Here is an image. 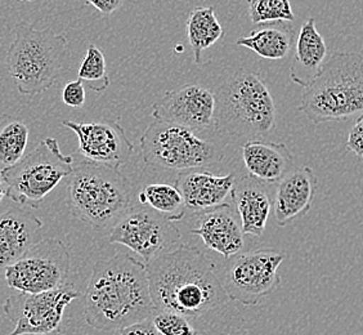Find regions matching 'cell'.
Returning a JSON list of instances; mask_svg holds the SVG:
<instances>
[{"mask_svg":"<svg viewBox=\"0 0 363 335\" xmlns=\"http://www.w3.org/2000/svg\"><path fill=\"white\" fill-rule=\"evenodd\" d=\"M146 265L157 311H174L200 322L230 302L214 260L197 246L178 245Z\"/></svg>","mask_w":363,"mask_h":335,"instance_id":"1","label":"cell"},{"mask_svg":"<svg viewBox=\"0 0 363 335\" xmlns=\"http://www.w3.org/2000/svg\"><path fill=\"white\" fill-rule=\"evenodd\" d=\"M156 312L143 262L128 253H118L93 265L84 300L85 322L89 326L115 331L152 319Z\"/></svg>","mask_w":363,"mask_h":335,"instance_id":"2","label":"cell"},{"mask_svg":"<svg viewBox=\"0 0 363 335\" xmlns=\"http://www.w3.org/2000/svg\"><path fill=\"white\" fill-rule=\"evenodd\" d=\"M132 183L116 168L82 158L67 183L71 214L94 231L112 229L130 209Z\"/></svg>","mask_w":363,"mask_h":335,"instance_id":"3","label":"cell"},{"mask_svg":"<svg viewBox=\"0 0 363 335\" xmlns=\"http://www.w3.org/2000/svg\"><path fill=\"white\" fill-rule=\"evenodd\" d=\"M313 124L363 114V55L335 52L308 84L298 109Z\"/></svg>","mask_w":363,"mask_h":335,"instance_id":"4","label":"cell"},{"mask_svg":"<svg viewBox=\"0 0 363 335\" xmlns=\"http://www.w3.org/2000/svg\"><path fill=\"white\" fill-rule=\"evenodd\" d=\"M272 93L257 71L240 69L216 93L217 132L235 138L262 140L276 126Z\"/></svg>","mask_w":363,"mask_h":335,"instance_id":"5","label":"cell"},{"mask_svg":"<svg viewBox=\"0 0 363 335\" xmlns=\"http://www.w3.org/2000/svg\"><path fill=\"white\" fill-rule=\"evenodd\" d=\"M69 57V40L50 28L20 22L6 57L9 77L21 94L36 96L56 83Z\"/></svg>","mask_w":363,"mask_h":335,"instance_id":"6","label":"cell"},{"mask_svg":"<svg viewBox=\"0 0 363 335\" xmlns=\"http://www.w3.org/2000/svg\"><path fill=\"white\" fill-rule=\"evenodd\" d=\"M140 155L147 165L167 170L203 169L222 159L217 146L196 132L168 120H154L140 138Z\"/></svg>","mask_w":363,"mask_h":335,"instance_id":"7","label":"cell"},{"mask_svg":"<svg viewBox=\"0 0 363 335\" xmlns=\"http://www.w3.org/2000/svg\"><path fill=\"white\" fill-rule=\"evenodd\" d=\"M74 156L61 151L56 138H45L14 167L1 173L8 196L17 205L39 208L43 200L74 170Z\"/></svg>","mask_w":363,"mask_h":335,"instance_id":"8","label":"cell"},{"mask_svg":"<svg viewBox=\"0 0 363 335\" xmlns=\"http://www.w3.org/2000/svg\"><path fill=\"white\" fill-rule=\"evenodd\" d=\"M71 256L62 240L36 241L4 271L8 287L21 293H42L62 287L70 275Z\"/></svg>","mask_w":363,"mask_h":335,"instance_id":"9","label":"cell"},{"mask_svg":"<svg viewBox=\"0 0 363 335\" xmlns=\"http://www.w3.org/2000/svg\"><path fill=\"white\" fill-rule=\"evenodd\" d=\"M181 231L175 222L150 207L130 208L112 227L108 241L124 245L138 254L148 265L162 254L173 251L181 241Z\"/></svg>","mask_w":363,"mask_h":335,"instance_id":"10","label":"cell"},{"mask_svg":"<svg viewBox=\"0 0 363 335\" xmlns=\"http://www.w3.org/2000/svg\"><path fill=\"white\" fill-rule=\"evenodd\" d=\"M80 293L72 284L66 282L42 293L14 292L9 295L3 312L14 328L9 335H47L57 331L62 324L66 308Z\"/></svg>","mask_w":363,"mask_h":335,"instance_id":"11","label":"cell"},{"mask_svg":"<svg viewBox=\"0 0 363 335\" xmlns=\"http://www.w3.org/2000/svg\"><path fill=\"white\" fill-rule=\"evenodd\" d=\"M286 254L259 249L241 254L224 273L223 287L230 300L254 307L281 284L279 267Z\"/></svg>","mask_w":363,"mask_h":335,"instance_id":"12","label":"cell"},{"mask_svg":"<svg viewBox=\"0 0 363 335\" xmlns=\"http://www.w3.org/2000/svg\"><path fill=\"white\" fill-rule=\"evenodd\" d=\"M62 126L77 134L79 154L88 160L120 169L133 154L134 146L116 120L77 123L63 120Z\"/></svg>","mask_w":363,"mask_h":335,"instance_id":"13","label":"cell"},{"mask_svg":"<svg viewBox=\"0 0 363 335\" xmlns=\"http://www.w3.org/2000/svg\"><path fill=\"white\" fill-rule=\"evenodd\" d=\"M152 118L173 121L196 133L214 129L216 93L200 84L167 91L152 106Z\"/></svg>","mask_w":363,"mask_h":335,"instance_id":"14","label":"cell"},{"mask_svg":"<svg viewBox=\"0 0 363 335\" xmlns=\"http://www.w3.org/2000/svg\"><path fill=\"white\" fill-rule=\"evenodd\" d=\"M191 234L197 235L206 248L217 251L223 258L238 256L244 248L241 222L228 203L199 213V224Z\"/></svg>","mask_w":363,"mask_h":335,"instance_id":"15","label":"cell"},{"mask_svg":"<svg viewBox=\"0 0 363 335\" xmlns=\"http://www.w3.org/2000/svg\"><path fill=\"white\" fill-rule=\"evenodd\" d=\"M318 178L309 167L295 168L279 182L274 196V218L279 227H286L306 216L315 202Z\"/></svg>","mask_w":363,"mask_h":335,"instance_id":"16","label":"cell"},{"mask_svg":"<svg viewBox=\"0 0 363 335\" xmlns=\"http://www.w3.org/2000/svg\"><path fill=\"white\" fill-rule=\"evenodd\" d=\"M235 182L232 173L217 175L203 169H191L179 172L175 186L181 191L187 210L199 214L225 203Z\"/></svg>","mask_w":363,"mask_h":335,"instance_id":"17","label":"cell"},{"mask_svg":"<svg viewBox=\"0 0 363 335\" xmlns=\"http://www.w3.org/2000/svg\"><path fill=\"white\" fill-rule=\"evenodd\" d=\"M42 229V221L21 205L0 214V275L35 243Z\"/></svg>","mask_w":363,"mask_h":335,"instance_id":"18","label":"cell"},{"mask_svg":"<svg viewBox=\"0 0 363 335\" xmlns=\"http://www.w3.org/2000/svg\"><path fill=\"white\" fill-rule=\"evenodd\" d=\"M242 160L249 175L263 183H279L295 169L293 154L286 145L264 140L245 142Z\"/></svg>","mask_w":363,"mask_h":335,"instance_id":"19","label":"cell"},{"mask_svg":"<svg viewBox=\"0 0 363 335\" xmlns=\"http://www.w3.org/2000/svg\"><path fill=\"white\" fill-rule=\"evenodd\" d=\"M262 183L263 182L255 180L252 175L244 177L235 182L230 194L233 205L238 209L244 235H252L255 238L263 236L272 210L271 197Z\"/></svg>","mask_w":363,"mask_h":335,"instance_id":"20","label":"cell"},{"mask_svg":"<svg viewBox=\"0 0 363 335\" xmlns=\"http://www.w3.org/2000/svg\"><path fill=\"white\" fill-rule=\"evenodd\" d=\"M328 57V45L315 26V18H308L301 25L295 42V50L291 66V82L303 88L315 79L321 71Z\"/></svg>","mask_w":363,"mask_h":335,"instance_id":"21","label":"cell"},{"mask_svg":"<svg viewBox=\"0 0 363 335\" xmlns=\"http://www.w3.org/2000/svg\"><path fill=\"white\" fill-rule=\"evenodd\" d=\"M236 44L266 60H284L295 45V31L291 22H267L258 25L250 35L240 38Z\"/></svg>","mask_w":363,"mask_h":335,"instance_id":"22","label":"cell"},{"mask_svg":"<svg viewBox=\"0 0 363 335\" xmlns=\"http://www.w3.org/2000/svg\"><path fill=\"white\" fill-rule=\"evenodd\" d=\"M187 38L195 63L201 62L203 50L213 47L224 36V28L213 7H196L187 18Z\"/></svg>","mask_w":363,"mask_h":335,"instance_id":"23","label":"cell"},{"mask_svg":"<svg viewBox=\"0 0 363 335\" xmlns=\"http://www.w3.org/2000/svg\"><path fill=\"white\" fill-rule=\"evenodd\" d=\"M28 126L16 115L1 114L0 118V175L14 167L26 155L28 145Z\"/></svg>","mask_w":363,"mask_h":335,"instance_id":"24","label":"cell"},{"mask_svg":"<svg viewBox=\"0 0 363 335\" xmlns=\"http://www.w3.org/2000/svg\"><path fill=\"white\" fill-rule=\"evenodd\" d=\"M140 202L148 205L151 209L159 212L162 216L172 219L173 222H179L187 212L181 191L177 186L167 183H152L147 185L140 192Z\"/></svg>","mask_w":363,"mask_h":335,"instance_id":"25","label":"cell"},{"mask_svg":"<svg viewBox=\"0 0 363 335\" xmlns=\"http://www.w3.org/2000/svg\"><path fill=\"white\" fill-rule=\"evenodd\" d=\"M77 79L89 84L91 91H106L110 87V77L102 49L94 44H89L83 62L77 71Z\"/></svg>","mask_w":363,"mask_h":335,"instance_id":"26","label":"cell"},{"mask_svg":"<svg viewBox=\"0 0 363 335\" xmlns=\"http://www.w3.org/2000/svg\"><path fill=\"white\" fill-rule=\"evenodd\" d=\"M249 17L252 23L295 20L290 0H247Z\"/></svg>","mask_w":363,"mask_h":335,"instance_id":"27","label":"cell"},{"mask_svg":"<svg viewBox=\"0 0 363 335\" xmlns=\"http://www.w3.org/2000/svg\"><path fill=\"white\" fill-rule=\"evenodd\" d=\"M152 322L161 335H197L192 322L174 311H157L152 316Z\"/></svg>","mask_w":363,"mask_h":335,"instance_id":"28","label":"cell"},{"mask_svg":"<svg viewBox=\"0 0 363 335\" xmlns=\"http://www.w3.org/2000/svg\"><path fill=\"white\" fill-rule=\"evenodd\" d=\"M62 99L65 105L74 109H82L85 104L84 84L77 79L65 85L62 91Z\"/></svg>","mask_w":363,"mask_h":335,"instance_id":"29","label":"cell"},{"mask_svg":"<svg viewBox=\"0 0 363 335\" xmlns=\"http://www.w3.org/2000/svg\"><path fill=\"white\" fill-rule=\"evenodd\" d=\"M347 148L350 153L363 159V114L357 118L356 123L350 131Z\"/></svg>","mask_w":363,"mask_h":335,"instance_id":"30","label":"cell"},{"mask_svg":"<svg viewBox=\"0 0 363 335\" xmlns=\"http://www.w3.org/2000/svg\"><path fill=\"white\" fill-rule=\"evenodd\" d=\"M119 333L120 335H161L159 330L155 328L152 319H146L120 329Z\"/></svg>","mask_w":363,"mask_h":335,"instance_id":"31","label":"cell"},{"mask_svg":"<svg viewBox=\"0 0 363 335\" xmlns=\"http://www.w3.org/2000/svg\"><path fill=\"white\" fill-rule=\"evenodd\" d=\"M84 3L85 6L96 8L101 13L111 14L124 4V0H84Z\"/></svg>","mask_w":363,"mask_h":335,"instance_id":"32","label":"cell"},{"mask_svg":"<svg viewBox=\"0 0 363 335\" xmlns=\"http://www.w3.org/2000/svg\"><path fill=\"white\" fill-rule=\"evenodd\" d=\"M7 200H11L9 196H8V186L4 178L0 175V214L7 210L9 207H4L7 205ZM12 202V200H11Z\"/></svg>","mask_w":363,"mask_h":335,"instance_id":"33","label":"cell"},{"mask_svg":"<svg viewBox=\"0 0 363 335\" xmlns=\"http://www.w3.org/2000/svg\"><path fill=\"white\" fill-rule=\"evenodd\" d=\"M17 1H34V0H17Z\"/></svg>","mask_w":363,"mask_h":335,"instance_id":"34","label":"cell"},{"mask_svg":"<svg viewBox=\"0 0 363 335\" xmlns=\"http://www.w3.org/2000/svg\"><path fill=\"white\" fill-rule=\"evenodd\" d=\"M1 114H3V112H0V118H1Z\"/></svg>","mask_w":363,"mask_h":335,"instance_id":"35","label":"cell"}]
</instances>
